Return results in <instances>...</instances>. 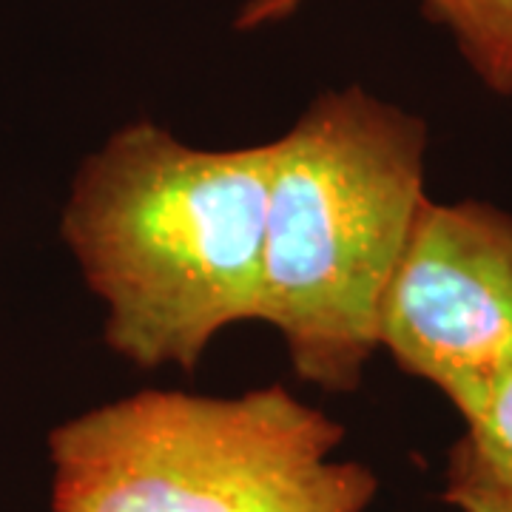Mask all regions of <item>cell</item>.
<instances>
[{"label": "cell", "instance_id": "obj_3", "mask_svg": "<svg viewBox=\"0 0 512 512\" xmlns=\"http://www.w3.org/2000/svg\"><path fill=\"white\" fill-rule=\"evenodd\" d=\"M342 441L282 384L140 390L49 433L52 512H367L379 478Z\"/></svg>", "mask_w": 512, "mask_h": 512}, {"label": "cell", "instance_id": "obj_2", "mask_svg": "<svg viewBox=\"0 0 512 512\" xmlns=\"http://www.w3.org/2000/svg\"><path fill=\"white\" fill-rule=\"evenodd\" d=\"M430 131L365 86L325 89L274 140L256 322L293 373L330 393L362 384L384 293L427 202Z\"/></svg>", "mask_w": 512, "mask_h": 512}, {"label": "cell", "instance_id": "obj_5", "mask_svg": "<svg viewBox=\"0 0 512 512\" xmlns=\"http://www.w3.org/2000/svg\"><path fill=\"white\" fill-rule=\"evenodd\" d=\"M313 0H245L234 26L256 32L299 15ZM424 12L441 23L467 69L498 97H512V0H421Z\"/></svg>", "mask_w": 512, "mask_h": 512}, {"label": "cell", "instance_id": "obj_6", "mask_svg": "<svg viewBox=\"0 0 512 512\" xmlns=\"http://www.w3.org/2000/svg\"><path fill=\"white\" fill-rule=\"evenodd\" d=\"M441 501L456 512H512V373L461 419L441 473Z\"/></svg>", "mask_w": 512, "mask_h": 512}, {"label": "cell", "instance_id": "obj_4", "mask_svg": "<svg viewBox=\"0 0 512 512\" xmlns=\"http://www.w3.org/2000/svg\"><path fill=\"white\" fill-rule=\"evenodd\" d=\"M379 350L407 376L433 384L458 419L510 376V211L427 197L384 293Z\"/></svg>", "mask_w": 512, "mask_h": 512}, {"label": "cell", "instance_id": "obj_1", "mask_svg": "<svg viewBox=\"0 0 512 512\" xmlns=\"http://www.w3.org/2000/svg\"><path fill=\"white\" fill-rule=\"evenodd\" d=\"M274 157V140L197 148L137 120L80 163L60 237L128 365L191 373L222 330L256 322Z\"/></svg>", "mask_w": 512, "mask_h": 512}]
</instances>
